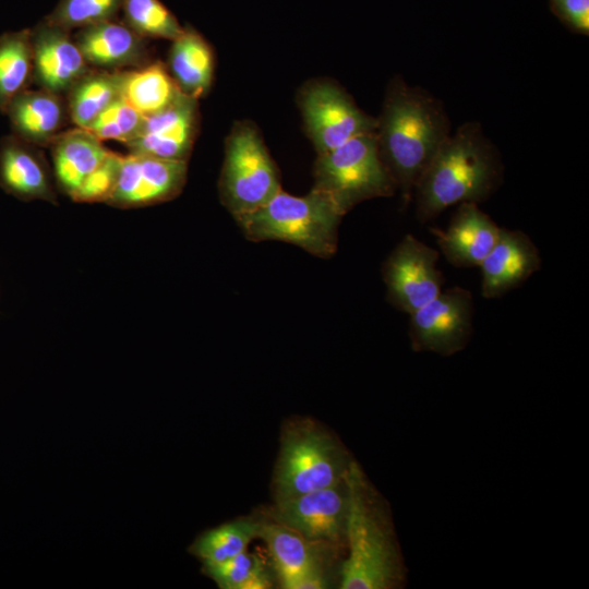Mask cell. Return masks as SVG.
I'll use <instances>...</instances> for the list:
<instances>
[{"instance_id": "2", "label": "cell", "mask_w": 589, "mask_h": 589, "mask_svg": "<svg viewBox=\"0 0 589 589\" xmlns=\"http://www.w3.org/2000/svg\"><path fill=\"white\" fill-rule=\"evenodd\" d=\"M502 176L500 156L480 124L460 125L442 143L414 187L418 220L429 221L452 205L489 199Z\"/></svg>"}, {"instance_id": "20", "label": "cell", "mask_w": 589, "mask_h": 589, "mask_svg": "<svg viewBox=\"0 0 589 589\" xmlns=\"http://www.w3.org/2000/svg\"><path fill=\"white\" fill-rule=\"evenodd\" d=\"M56 187L70 199L110 151L86 129L60 132L49 145Z\"/></svg>"}, {"instance_id": "24", "label": "cell", "mask_w": 589, "mask_h": 589, "mask_svg": "<svg viewBox=\"0 0 589 589\" xmlns=\"http://www.w3.org/2000/svg\"><path fill=\"white\" fill-rule=\"evenodd\" d=\"M180 92L168 69L160 61L124 70L121 95L144 117L169 106Z\"/></svg>"}, {"instance_id": "5", "label": "cell", "mask_w": 589, "mask_h": 589, "mask_svg": "<svg viewBox=\"0 0 589 589\" xmlns=\"http://www.w3.org/2000/svg\"><path fill=\"white\" fill-rule=\"evenodd\" d=\"M350 462L338 442L311 420L289 422L283 429L274 476L276 501L336 484Z\"/></svg>"}, {"instance_id": "22", "label": "cell", "mask_w": 589, "mask_h": 589, "mask_svg": "<svg viewBox=\"0 0 589 589\" xmlns=\"http://www.w3.org/2000/svg\"><path fill=\"white\" fill-rule=\"evenodd\" d=\"M256 538L266 543L280 584L309 568L324 565L320 550L327 544L312 542L274 519L257 520Z\"/></svg>"}, {"instance_id": "25", "label": "cell", "mask_w": 589, "mask_h": 589, "mask_svg": "<svg viewBox=\"0 0 589 589\" xmlns=\"http://www.w3.org/2000/svg\"><path fill=\"white\" fill-rule=\"evenodd\" d=\"M34 56L31 29L0 35V112L33 83Z\"/></svg>"}, {"instance_id": "30", "label": "cell", "mask_w": 589, "mask_h": 589, "mask_svg": "<svg viewBox=\"0 0 589 589\" xmlns=\"http://www.w3.org/2000/svg\"><path fill=\"white\" fill-rule=\"evenodd\" d=\"M144 119L121 95L86 130L100 141L115 140L125 145L139 134Z\"/></svg>"}, {"instance_id": "31", "label": "cell", "mask_w": 589, "mask_h": 589, "mask_svg": "<svg viewBox=\"0 0 589 589\" xmlns=\"http://www.w3.org/2000/svg\"><path fill=\"white\" fill-rule=\"evenodd\" d=\"M121 155L110 151L104 161L83 181L71 200L79 203H106L120 170Z\"/></svg>"}, {"instance_id": "11", "label": "cell", "mask_w": 589, "mask_h": 589, "mask_svg": "<svg viewBox=\"0 0 589 589\" xmlns=\"http://www.w3.org/2000/svg\"><path fill=\"white\" fill-rule=\"evenodd\" d=\"M347 507L345 477L334 485L276 501L271 517L312 542L330 546L345 541Z\"/></svg>"}, {"instance_id": "15", "label": "cell", "mask_w": 589, "mask_h": 589, "mask_svg": "<svg viewBox=\"0 0 589 589\" xmlns=\"http://www.w3.org/2000/svg\"><path fill=\"white\" fill-rule=\"evenodd\" d=\"M541 262L538 248L525 232L501 228L496 242L479 266L482 296L495 299L506 294L539 271Z\"/></svg>"}, {"instance_id": "7", "label": "cell", "mask_w": 589, "mask_h": 589, "mask_svg": "<svg viewBox=\"0 0 589 589\" xmlns=\"http://www.w3.org/2000/svg\"><path fill=\"white\" fill-rule=\"evenodd\" d=\"M277 168L257 129L237 123L226 140L219 180L224 205L233 217L252 212L280 191Z\"/></svg>"}, {"instance_id": "14", "label": "cell", "mask_w": 589, "mask_h": 589, "mask_svg": "<svg viewBox=\"0 0 589 589\" xmlns=\"http://www.w3.org/2000/svg\"><path fill=\"white\" fill-rule=\"evenodd\" d=\"M31 34L33 83L65 97L74 83L91 69L71 31L44 19L31 29Z\"/></svg>"}, {"instance_id": "1", "label": "cell", "mask_w": 589, "mask_h": 589, "mask_svg": "<svg viewBox=\"0 0 589 589\" xmlns=\"http://www.w3.org/2000/svg\"><path fill=\"white\" fill-rule=\"evenodd\" d=\"M376 119L381 160L406 206L420 177L450 134L446 111L426 91L396 79Z\"/></svg>"}, {"instance_id": "26", "label": "cell", "mask_w": 589, "mask_h": 589, "mask_svg": "<svg viewBox=\"0 0 589 589\" xmlns=\"http://www.w3.org/2000/svg\"><path fill=\"white\" fill-rule=\"evenodd\" d=\"M256 532L257 520L238 519L203 532L189 551L203 564L220 563L244 552Z\"/></svg>"}, {"instance_id": "28", "label": "cell", "mask_w": 589, "mask_h": 589, "mask_svg": "<svg viewBox=\"0 0 589 589\" xmlns=\"http://www.w3.org/2000/svg\"><path fill=\"white\" fill-rule=\"evenodd\" d=\"M203 573L221 589H266L272 586L261 558L245 551L220 563L203 564Z\"/></svg>"}, {"instance_id": "18", "label": "cell", "mask_w": 589, "mask_h": 589, "mask_svg": "<svg viewBox=\"0 0 589 589\" xmlns=\"http://www.w3.org/2000/svg\"><path fill=\"white\" fill-rule=\"evenodd\" d=\"M73 37L93 69L123 71L149 62L145 38L115 20L81 27Z\"/></svg>"}, {"instance_id": "19", "label": "cell", "mask_w": 589, "mask_h": 589, "mask_svg": "<svg viewBox=\"0 0 589 589\" xmlns=\"http://www.w3.org/2000/svg\"><path fill=\"white\" fill-rule=\"evenodd\" d=\"M64 98L39 87L22 92L5 111L12 134L37 147L49 146L69 117Z\"/></svg>"}, {"instance_id": "21", "label": "cell", "mask_w": 589, "mask_h": 589, "mask_svg": "<svg viewBox=\"0 0 589 589\" xmlns=\"http://www.w3.org/2000/svg\"><path fill=\"white\" fill-rule=\"evenodd\" d=\"M171 41L168 71L182 93L199 99L212 84L213 51L191 27H183L182 33Z\"/></svg>"}, {"instance_id": "27", "label": "cell", "mask_w": 589, "mask_h": 589, "mask_svg": "<svg viewBox=\"0 0 589 589\" xmlns=\"http://www.w3.org/2000/svg\"><path fill=\"white\" fill-rule=\"evenodd\" d=\"M124 24L144 38L173 40L183 31L177 17L159 0H123Z\"/></svg>"}, {"instance_id": "16", "label": "cell", "mask_w": 589, "mask_h": 589, "mask_svg": "<svg viewBox=\"0 0 589 589\" xmlns=\"http://www.w3.org/2000/svg\"><path fill=\"white\" fill-rule=\"evenodd\" d=\"M55 179L39 147L14 134L0 141V187L21 201L57 204Z\"/></svg>"}, {"instance_id": "3", "label": "cell", "mask_w": 589, "mask_h": 589, "mask_svg": "<svg viewBox=\"0 0 589 589\" xmlns=\"http://www.w3.org/2000/svg\"><path fill=\"white\" fill-rule=\"evenodd\" d=\"M346 481L348 555L340 568V588H395L405 575L388 516L356 461L351 460Z\"/></svg>"}, {"instance_id": "32", "label": "cell", "mask_w": 589, "mask_h": 589, "mask_svg": "<svg viewBox=\"0 0 589 589\" xmlns=\"http://www.w3.org/2000/svg\"><path fill=\"white\" fill-rule=\"evenodd\" d=\"M556 15L570 28L582 34L589 31V0H551Z\"/></svg>"}, {"instance_id": "4", "label": "cell", "mask_w": 589, "mask_h": 589, "mask_svg": "<svg viewBox=\"0 0 589 589\" xmlns=\"http://www.w3.org/2000/svg\"><path fill=\"white\" fill-rule=\"evenodd\" d=\"M344 215L328 194L313 188L304 196L280 190L259 208L235 218L252 241L289 242L316 256L329 257L337 250Z\"/></svg>"}, {"instance_id": "8", "label": "cell", "mask_w": 589, "mask_h": 589, "mask_svg": "<svg viewBox=\"0 0 589 589\" xmlns=\"http://www.w3.org/2000/svg\"><path fill=\"white\" fill-rule=\"evenodd\" d=\"M300 107L318 154L376 131L377 119L363 112L344 89L328 81L306 85L300 96Z\"/></svg>"}, {"instance_id": "13", "label": "cell", "mask_w": 589, "mask_h": 589, "mask_svg": "<svg viewBox=\"0 0 589 589\" xmlns=\"http://www.w3.org/2000/svg\"><path fill=\"white\" fill-rule=\"evenodd\" d=\"M197 100L180 92L169 106L145 117L139 134L125 144L129 153L188 161L199 127Z\"/></svg>"}, {"instance_id": "23", "label": "cell", "mask_w": 589, "mask_h": 589, "mask_svg": "<svg viewBox=\"0 0 589 589\" xmlns=\"http://www.w3.org/2000/svg\"><path fill=\"white\" fill-rule=\"evenodd\" d=\"M123 71L91 68L70 88L67 98L69 118L75 127L87 129L92 122L121 96Z\"/></svg>"}, {"instance_id": "29", "label": "cell", "mask_w": 589, "mask_h": 589, "mask_svg": "<svg viewBox=\"0 0 589 589\" xmlns=\"http://www.w3.org/2000/svg\"><path fill=\"white\" fill-rule=\"evenodd\" d=\"M123 0H59L45 19L67 29L115 20Z\"/></svg>"}, {"instance_id": "9", "label": "cell", "mask_w": 589, "mask_h": 589, "mask_svg": "<svg viewBox=\"0 0 589 589\" xmlns=\"http://www.w3.org/2000/svg\"><path fill=\"white\" fill-rule=\"evenodd\" d=\"M438 251L405 236L383 263L387 300L411 314L442 291L443 276L437 268Z\"/></svg>"}, {"instance_id": "10", "label": "cell", "mask_w": 589, "mask_h": 589, "mask_svg": "<svg viewBox=\"0 0 589 589\" xmlns=\"http://www.w3.org/2000/svg\"><path fill=\"white\" fill-rule=\"evenodd\" d=\"M472 293L461 287L441 291L410 314L409 335L417 351L450 356L464 349L472 333Z\"/></svg>"}, {"instance_id": "17", "label": "cell", "mask_w": 589, "mask_h": 589, "mask_svg": "<svg viewBox=\"0 0 589 589\" xmlns=\"http://www.w3.org/2000/svg\"><path fill=\"white\" fill-rule=\"evenodd\" d=\"M501 228L477 203L458 204L445 230L432 228L446 260L459 268L480 266L496 242Z\"/></svg>"}, {"instance_id": "33", "label": "cell", "mask_w": 589, "mask_h": 589, "mask_svg": "<svg viewBox=\"0 0 589 589\" xmlns=\"http://www.w3.org/2000/svg\"><path fill=\"white\" fill-rule=\"evenodd\" d=\"M329 586L325 566H315L280 584L285 589H323Z\"/></svg>"}, {"instance_id": "6", "label": "cell", "mask_w": 589, "mask_h": 589, "mask_svg": "<svg viewBox=\"0 0 589 589\" xmlns=\"http://www.w3.org/2000/svg\"><path fill=\"white\" fill-rule=\"evenodd\" d=\"M314 179V188L328 194L345 214L362 201L390 196L396 190L381 160L375 132L318 154Z\"/></svg>"}, {"instance_id": "12", "label": "cell", "mask_w": 589, "mask_h": 589, "mask_svg": "<svg viewBox=\"0 0 589 589\" xmlns=\"http://www.w3.org/2000/svg\"><path fill=\"white\" fill-rule=\"evenodd\" d=\"M187 173V160L134 153L121 155L118 180L106 204L137 208L169 201L182 191Z\"/></svg>"}]
</instances>
